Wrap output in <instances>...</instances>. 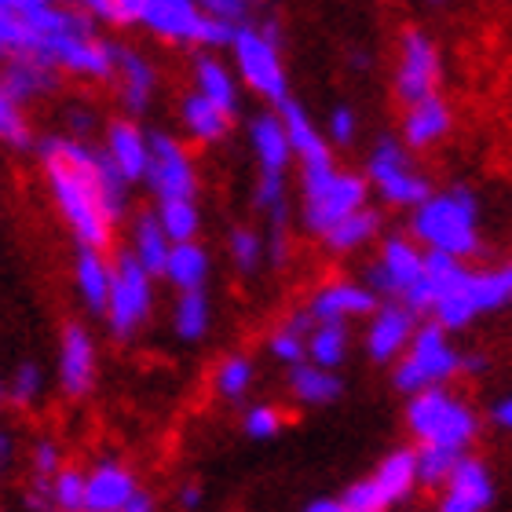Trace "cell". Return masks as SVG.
Masks as SVG:
<instances>
[{
    "instance_id": "1",
    "label": "cell",
    "mask_w": 512,
    "mask_h": 512,
    "mask_svg": "<svg viewBox=\"0 0 512 512\" xmlns=\"http://www.w3.org/2000/svg\"><path fill=\"white\" fill-rule=\"evenodd\" d=\"M48 191L55 209L70 227L81 249L107 253L114 246V227L125 216L128 183L103 150L74 136H48L37 143Z\"/></svg>"
},
{
    "instance_id": "2",
    "label": "cell",
    "mask_w": 512,
    "mask_h": 512,
    "mask_svg": "<svg viewBox=\"0 0 512 512\" xmlns=\"http://www.w3.org/2000/svg\"><path fill=\"white\" fill-rule=\"evenodd\" d=\"M410 238L425 253H443L454 260H469L483 249L480 202L469 187L432 191L410 216Z\"/></svg>"
},
{
    "instance_id": "3",
    "label": "cell",
    "mask_w": 512,
    "mask_h": 512,
    "mask_svg": "<svg viewBox=\"0 0 512 512\" xmlns=\"http://www.w3.org/2000/svg\"><path fill=\"white\" fill-rule=\"evenodd\" d=\"M403 425L414 439V447H439L454 454H469L472 443L483 432L480 410L454 395L450 388H425L406 399Z\"/></svg>"
},
{
    "instance_id": "4",
    "label": "cell",
    "mask_w": 512,
    "mask_h": 512,
    "mask_svg": "<svg viewBox=\"0 0 512 512\" xmlns=\"http://www.w3.org/2000/svg\"><path fill=\"white\" fill-rule=\"evenodd\" d=\"M300 191H304V227L322 238L333 224H341L344 216L366 209L370 183L366 176L341 172L333 158H326L300 165Z\"/></svg>"
},
{
    "instance_id": "5",
    "label": "cell",
    "mask_w": 512,
    "mask_h": 512,
    "mask_svg": "<svg viewBox=\"0 0 512 512\" xmlns=\"http://www.w3.org/2000/svg\"><path fill=\"white\" fill-rule=\"evenodd\" d=\"M512 304V264L487 267V271H461V278L436 300L432 322L439 330L461 333L472 322L494 311H505Z\"/></svg>"
},
{
    "instance_id": "6",
    "label": "cell",
    "mask_w": 512,
    "mask_h": 512,
    "mask_svg": "<svg viewBox=\"0 0 512 512\" xmlns=\"http://www.w3.org/2000/svg\"><path fill=\"white\" fill-rule=\"evenodd\" d=\"M461 374V352L450 344V333L436 322H417L414 337L392 366V388L399 395H417L425 388H447Z\"/></svg>"
},
{
    "instance_id": "7",
    "label": "cell",
    "mask_w": 512,
    "mask_h": 512,
    "mask_svg": "<svg viewBox=\"0 0 512 512\" xmlns=\"http://www.w3.org/2000/svg\"><path fill=\"white\" fill-rule=\"evenodd\" d=\"M231 52H235L238 74H242V81L253 88L256 96L271 99V103L289 99V81H286V66H282V52H278L275 22H264V26H238L235 41H231Z\"/></svg>"
},
{
    "instance_id": "8",
    "label": "cell",
    "mask_w": 512,
    "mask_h": 512,
    "mask_svg": "<svg viewBox=\"0 0 512 512\" xmlns=\"http://www.w3.org/2000/svg\"><path fill=\"white\" fill-rule=\"evenodd\" d=\"M110 267L114 271H110V297L103 315L110 322V333L125 341L154 311V278L132 260V253H121Z\"/></svg>"
},
{
    "instance_id": "9",
    "label": "cell",
    "mask_w": 512,
    "mask_h": 512,
    "mask_svg": "<svg viewBox=\"0 0 512 512\" xmlns=\"http://www.w3.org/2000/svg\"><path fill=\"white\" fill-rule=\"evenodd\" d=\"M366 183H374L377 194H381L388 205H395V209H410V213L432 194V183L410 165V154H406L403 143L392 136H384L381 143L370 150V161H366Z\"/></svg>"
},
{
    "instance_id": "10",
    "label": "cell",
    "mask_w": 512,
    "mask_h": 512,
    "mask_svg": "<svg viewBox=\"0 0 512 512\" xmlns=\"http://www.w3.org/2000/svg\"><path fill=\"white\" fill-rule=\"evenodd\" d=\"M150 161H147V187L158 202H194L198 194V172L180 139L169 132H150Z\"/></svg>"
},
{
    "instance_id": "11",
    "label": "cell",
    "mask_w": 512,
    "mask_h": 512,
    "mask_svg": "<svg viewBox=\"0 0 512 512\" xmlns=\"http://www.w3.org/2000/svg\"><path fill=\"white\" fill-rule=\"evenodd\" d=\"M421 264H425V249L417 246L414 238L392 235L381 242V256L377 264L366 267L363 286L374 293L377 300H403V293L421 278Z\"/></svg>"
},
{
    "instance_id": "12",
    "label": "cell",
    "mask_w": 512,
    "mask_h": 512,
    "mask_svg": "<svg viewBox=\"0 0 512 512\" xmlns=\"http://www.w3.org/2000/svg\"><path fill=\"white\" fill-rule=\"evenodd\" d=\"M439 85V52L432 37L421 30H406L399 41V66H395V96L403 103H421L436 96Z\"/></svg>"
},
{
    "instance_id": "13",
    "label": "cell",
    "mask_w": 512,
    "mask_h": 512,
    "mask_svg": "<svg viewBox=\"0 0 512 512\" xmlns=\"http://www.w3.org/2000/svg\"><path fill=\"white\" fill-rule=\"evenodd\" d=\"M498 498L491 465L480 454H461L450 480L439 487L436 512H487Z\"/></svg>"
},
{
    "instance_id": "14",
    "label": "cell",
    "mask_w": 512,
    "mask_h": 512,
    "mask_svg": "<svg viewBox=\"0 0 512 512\" xmlns=\"http://www.w3.org/2000/svg\"><path fill=\"white\" fill-rule=\"evenodd\" d=\"M414 330H417V315H410L399 300L377 304V311L366 322V337H363L366 359L374 366H395L399 355L406 352L410 337H414Z\"/></svg>"
},
{
    "instance_id": "15",
    "label": "cell",
    "mask_w": 512,
    "mask_h": 512,
    "mask_svg": "<svg viewBox=\"0 0 512 512\" xmlns=\"http://www.w3.org/2000/svg\"><path fill=\"white\" fill-rule=\"evenodd\" d=\"M381 300L363 286V282H352V278H333L326 286H319L308 300V315L311 322H341L348 326L352 319H370L377 311Z\"/></svg>"
},
{
    "instance_id": "16",
    "label": "cell",
    "mask_w": 512,
    "mask_h": 512,
    "mask_svg": "<svg viewBox=\"0 0 512 512\" xmlns=\"http://www.w3.org/2000/svg\"><path fill=\"white\" fill-rule=\"evenodd\" d=\"M136 22L169 44H198L205 15L194 0H143Z\"/></svg>"
},
{
    "instance_id": "17",
    "label": "cell",
    "mask_w": 512,
    "mask_h": 512,
    "mask_svg": "<svg viewBox=\"0 0 512 512\" xmlns=\"http://www.w3.org/2000/svg\"><path fill=\"white\" fill-rule=\"evenodd\" d=\"M96 341L81 322L63 326L59 337V388L70 399H85L96 384Z\"/></svg>"
},
{
    "instance_id": "18",
    "label": "cell",
    "mask_w": 512,
    "mask_h": 512,
    "mask_svg": "<svg viewBox=\"0 0 512 512\" xmlns=\"http://www.w3.org/2000/svg\"><path fill=\"white\" fill-rule=\"evenodd\" d=\"M136 491L139 480L125 461H99L96 469L85 472V512H121Z\"/></svg>"
},
{
    "instance_id": "19",
    "label": "cell",
    "mask_w": 512,
    "mask_h": 512,
    "mask_svg": "<svg viewBox=\"0 0 512 512\" xmlns=\"http://www.w3.org/2000/svg\"><path fill=\"white\" fill-rule=\"evenodd\" d=\"M103 154H107L110 165L125 176V183H136L147 176L150 139L132 118H114L107 125V147H103Z\"/></svg>"
},
{
    "instance_id": "20",
    "label": "cell",
    "mask_w": 512,
    "mask_h": 512,
    "mask_svg": "<svg viewBox=\"0 0 512 512\" xmlns=\"http://www.w3.org/2000/svg\"><path fill=\"white\" fill-rule=\"evenodd\" d=\"M55 85H59V70L52 63H44V59H37V55H15V59L4 63V74H0V88L8 92L15 107L52 92Z\"/></svg>"
},
{
    "instance_id": "21",
    "label": "cell",
    "mask_w": 512,
    "mask_h": 512,
    "mask_svg": "<svg viewBox=\"0 0 512 512\" xmlns=\"http://www.w3.org/2000/svg\"><path fill=\"white\" fill-rule=\"evenodd\" d=\"M114 77L121 85V107L125 114H147L150 99H154V85H158V70L147 55H139L136 48H118V66Z\"/></svg>"
},
{
    "instance_id": "22",
    "label": "cell",
    "mask_w": 512,
    "mask_h": 512,
    "mask_svg": "<svg viewBox=\"0 0 512 512\" xmlns=\"http://www.w3.org/2000/svg\"><path fill=\"white\" fill-rule=\"evenodd\" d=\"M370 480L377 483V491L384 494L388 509L406 505L417 494V450L414 447H395L388 450L377 469L370 472Z\"/></svg>"
},
{
    "instance_id": "23",
    "label": "cell",
    "mask_w": 512,
    "mask_h": 512,
    "mask_svg": "<svg viewBox=\"0 0 512 512\" xmlns=\"http://www.w3.org/2000/svg\"><path fill=\"white\" fill-rule=\"evenodd\" d=\"M278 121H282V128H286L289 150H293V158H300V165L333 158L326 136L315 128V121L308 118V110L300 107L297 99H282V103H278Z\"/></svg>"
},
{
    "instance_id": "24",
    "label": "cell",
    "mask_w": 512,
    "mask_h": 512,
    "mask_svg": "<svg viewBox=\"0 0 512 512\" xmlns=\"http://www.w3.org/2000/svg\"><path fill=\"white\" fill-rule=\"evenodd\" d=\"M249 143H253V154L260 161V172H267V176H286L293 150H289L286 128H282L278 114H256L253 125H249Z\"/></svg>"
},
{
    "instance_id": "25",
    "label": "cell",
    "mask_w": 512,
    "mask_h": 512,
    "mask_svg": "<svg viewBox=\"0 0 512 512\" xmlns=\"http://www.w3.org/2000/svg\"><path fill=\"white\" fill-rule=\"evenodd\" d=\"M110 260L107 253H96V249H77L74 256V286L85 300V308L92 315H103L107 311L110 297Z\"/></svg>"
},
{
    "instance_id": "26",
    "label": "cell",
    "mask_w": 512,
    "mask_h": 512,
    "mask_svg": "<svg viewBox=\"0 0 512 512\" xmlns=\"http://www.w3.org/2000/svg\"><path fill=\"white\" fill-rule=\"evenodd\" d=\"M450 121H454V114H450V107L439 96H428V99H421V103H414L403 121L406 147L425 150V147H432V143H439V139L450 132Z\"/></svg>"
},
{
    "instance_id": "27",
    "label": "cell",
    "mask_w": 512,
    "mask_h": 512,
    "mask_svg": "<svg viewBox=\"0 0 512 512\" xmlns=\"http://www.w3.org/2000/svg\"><path fill=\"white\" fill-rule=\"evenodd\" d=\"M286 384H289V395H293L300 406H330L344 395L341 374L322 370V366H311V363L293 366Z\"/></svg>"
},
{
    "instance_id": "28",
    "label": "cell",
    "mask_w": 512,
    "mask_h": 512,
    "mask_svg": "<svg viewBox=\"0 0 512 512\" xmlns=\"http://www.w3.org/2000/svg\"><path fill=\"white\" fill-rule=\"evenodd\" d=\"M348 348H352V333L341 322H315L311 333L304 337V352H308L311 366H322V370H341L344 359H348Z\"/></svg>"
},
{
    "instance_id": "29",
    "label": "cell",
    "mask_w": 512,
    "mask_h": 512,
    "mask_svg": "<svg viewBox=\"0 0 512 512\" xmlns=\"http://www.w3.org/2000/svg\"><path fill=\"white\" fill-rule=\"evenodd\" d=\"M194 85H198V96L209 99L213 107H220L224 114H231V118H235L238 85H235V74H231L220 59H213V55H202V59L194 63Z\"/></svg>"
},
{
    "instance_id": "30",
    "label": "cell",
    "mask_w": 512,
    "mask_h": 512,
    "mask_svg": "<svg viewBox=\"0 0 512 512\" xmlns=\"http://www.w3.org/2000/svg\"><path fill=\"white\" fill-rule=\"evenodd\" d=\"M180 118H183V128H187V136L198 139V143H220V139L231 132V114L213 107V103L202 99L198 92L183 96Z\"/></svg>"
},
{
    "instance_id": "31",
    "label": "cell",
    "mask_w": 512,
    "mask_h": 512,
    "mask_svg": "<svg viewBox=\"0 0 512 512\" xmlns=\"http://www.w3.org/2000/svg\"><path fill=\"white\" fill-rule=\"evenodd\" d=\"M161 275L169 278L180 293H194V289H205L209 282V253H205L198 242H183V246L169 249V260H165V271Z\"/></svg>"
},
{
    "instance_id": "32",
    "label": "cell",
    "mask_w": 512,
    "mask_h": 512,
    "mask_svg": "<svg viewBox=\"0 0 512 512\" xmlns=\"http://www.w3.org/2000/svg\"><path fill=\"white\" fill-rule=\"evenodd\" d=\"M169 249L172 242L165 235H161L158 220H154V213H139L136 224H132V260H136L143 271H147L150 278L161 275L165 271V260H169Z\"/></svg>"
},
{
    "instance_id": "33",
    "label": "cell",
    "mask_w": 512,
    "mask_h": 512,
    "mask_svg": "<svg viewBox=\"0 0 512 512\" xmlns=\"http://www.w3.org/2000/svg\"><path fill=\"white\" fill-rule=\"evenodd\" d=\"M377 231H381V213L359 209V213L344 216L341 224H333L330 231L322 235V242H326L330 253H355V249L370 246L377 238Z\"/></svg>"
},
{
    "instance_id": "34",
    "label": "cell",
    "mask_w": 512,
    "mask_h": 512,
    "mask_svg": "<svg viewBox=\"0 0 512 512\" xmlns=\"http://www.w3.org/2000/svg\"><path fill=\"white\" fill-rule=\"evenodd\" d=\"M209 322H213V304H209V293L205 289H194V293H180L176 297V308H172V330L176 337L187 344L202 341L209 333Z\"/></svg>"
},
{
    "instance_id": "35",
    "label": "cell",
    "mask_w": 512,
    "mask_h": 512,
    "mask_svg": "<svg viewBox=\"0 0 512 512\" xmlns=\"http://www.w3.org/2000/svg\"><path fill=\"white\" fill-rule=\"evenodd\" d=\"M154 220H158L161 235L169 238L172 246L194 242V238H198V231H202V213H198V202H158V209H154Z\"/></svg>"
},
{
    "instance_id": "36",
    "label": "cell",
    "mask_w": 512,
    "mask_h": 512,
    "mask_svg": "<svg viewBox=\"0 0 512 512\" xmlns=\"http://www.w3.org/2000/svg\"><path fill=\"white\" fill-rule=\"evenodd\" d=\"M253 381H256V366H253V359L242 352L224 355L213 374L216 395L227 399V403H242V399L249 395V388H253Z\"/></svg>"
},
{
    "instance_id": "37",
    "label": "cell",
    "mask_w": 512,
    "mask_h": 512,
    "mask_svg": "<svg viewBox=\"0 0 512 512\" xmlns=\"http://www.w3.org/2000/svg\"><path fill=\"white\" fill-rule=\"evenodd\" d=\"M44 494L59 512H85V472L74 469V465H63Z\"/></svg>"
},
{
    "instance_id": "38",
    "label": "cell",
    "mask_w": 512,
    "mask_h": 512,
    "mask_svg": "<svg viewBox=\"0 0 512 512\" xmlns=\"http://www.w3.org/2000/svg\"><path fill=\"white\" fill-rule=\"evenodd\" d=\"M414 450H417V487L439 491V487L450 480V472H454L461 454L439 450V447H414Z\"/></svg>"
},
{
    "instance_id": "39",
    "label": "cell",
    "mask_w": 512,
    "mask_h": 512,
    "mask_svg": "<svg viewBox=\"0 0 512 512\" xmlns=\"http://www.w3.org/2000/svg\"><path fill=\"white\" fill-rule=\"evenodd\" d=\"M41 388H44V374L37 363H19L15 366V374L4 381V403L11 406H33L41 399Z\"/></svg>"
},
{
    "instance_id": "40",
    "label": "cell",
    "mask_w": 512,
    "mask_h": 512,
    "mask_svg": "<svg viewBox=\"0 0 512 512\" xmlns=\"http://www.w3.org/2000/svg\"><path fill=\"white\" fill-rule=\"evenodd\" d=\"M286 428V410L275 403H253L242 414V432L256 443H267V439H275L278 432Z\"/></svg>"
},
{
    "instance_id": "41",
    "label": "cell",
    "mask_w": 512,
    "mask_h": 512,
    "mask_svg": "<svg viewBox=\"0 0 512 512\" xmlns=\"http://www.w3.org/2000/svg\"><path fill=\"white\" fill-rule=\"evenodd\" d=\"M227 249H231V260L242 275H253L260 260H264V238L256 235L253 227H235L231 238H227Z\"/></svg>"
},
{
    "instance_id": "42",
    "label": "cell",
    "mask_w": 512,
    "mask_h": 512,
    "mask_svg": "<svg viewBox=\"0 0 512 512\" xmlns=\"http://www.w3.org/2000/svg\"><path fill=\"white\" fill-rule=\"evenodd\" d=\"M267 352H271V359H275V363L286 366V370H293V366H300V363H308V352H304V333L289 330L286 322H282V326L267 337Z\"/></svg>"
},
{
    "instance_id": "43",
    "label": "cell",
    "mask_w": 512,
    "mask_h": 512,
    "mask_svg": "<svg viewBox=\"0 0 512 512\" xmlns=\"http://www.w3.org/2000/svg\"><path fill=\"white\" fill-rule=\"evenodd\" d=\"M337 498H341L344 509H352V512H392V509H388V502H384V494L377 491V483L370 480V476L348 483Z\"/></svg>"
},
{
    "instance_id": "44",
    "label": "cell",
    "mask_w": 512,
    "mask_h": 512,
    "mask_svg": "<svg viewBox=\"0 0 512 512\" xmlns=\"http://www.w3.org/2000/svg\"><path fill=\"white\" fill-rule=\"evenodd\" d=\"M0 139L11 143V147H30L33 136H30V125L22 121L19 107L8 99V92L0 88Z\"/></svg>"
},
{
    "instance_id": "45",
    "label": "cell",
    "mask_w": 512,
    "mask_h": 512,
    "mask_svg": "<svg viewBox=\"0 0 512 512\" xmlns=\"http://www.w3.org/2000/svg\"><path fill=\"white\" fill-rule=\"evenodd\" d=\"M63 469V450L55 447L52 439H41L37 447H33V476H37V483H41V498L48 502V483L55 480V472Z\"/></svg>"
},
{
    "instance_id": "46",
    "label": "cell",
    "mask_w": 512,
    "mask_h": 512,
    "mask_svg": "<svg viewBox=\"0 0 512 512\" xmlns=\"http://www.w3.org/2000/svg\"><path fill=\"white\" fill-rule=\"evenodd\" d=\"M202 15L216 22H227V26H246V15H249V0H194Z\"/></svg>"
},
{
    "instance_id": "47",
    "label": "cell",
    "mask_w": 512,
    "mask_h": 512,
    "mask_svg": "<svg viewBox=\"0 0 512 512\" xmlns=\"http://www.w3.org/2000/svg\"><path fill=\"white\" fill-rule=\"evenodd\" d=\"M355 132H359V121H355V110L352 107H337L330 114V139L333 143H341V147H348L355 139Z\"/></svg>"
},
{
    "instance_id": "48",
    "label": "cell",
    "mask_w": 512,
    "mask_h": 512,
    "mask_svg": "<svg viewBox=\"0 0 512 512\" xmlns=\"http://www.w3.org/2000/svg\"><path fill=\"white\" fill-rule=\"evenodd\" d=\"M491 425L502 428V432H512V395H502V399L491 406Z\"/></svg>"
},
{
    "instance_id": "49",
    "label": "cell",
    "mask_w": 512,
    "mask_h": 512,
    "mask_svg": "<svg viewBox=\"0 0 512 512\" xmlns=\"http://www.w3.org/2000/svg\"><path fill=\"white\" fill-rule=\"evenodd\" d=\"M202 498H205V491L198 487V483H183L180 494H176V502H180V509H183V512L202 509Z\"/></svg>"
},
{
    "instance_id": "50",
    "label": "cell",
    "mask_w": 512,
    "mask_h": 512,
    "mask_svg": "<svg viewBox=\"0 0 512 512\" xmlns=\"http://www.w3.org/2000/svg\"><path fill=\"white\" fill-rule=\"evenodd\" d=\"M37 4H48V0H0V15H11V19H22L30 15Z\"/></svg>"
},
{
    "instance_id": "51",
    "label": "cell",
    "mask_w": 512,
    "mask_h": 512,
    "mask_svg": "<svg viewBox=\"0 0 512 512\" xmlns=\"http://www.w3.org/2000/svg\"><path fill=\"white\" fill-rule=\"evenodd\" d=\"M487 370V355L483 352H461V374L480 377Z\"/></svg>"
},
{
    "instance_id": "52",
    "label": "cell",
    "mask_w": 512,
    "mask_h": 512,
    "mask_svg": "<svg viewBox=\"0 0 512 512\" xmlns=\"http://www.w3.org/2000/svg\"><path fill=\"white\" fill-rule=\"evenodd\" d=\"M121 512H158V502H154V494H147L143 487H139V491L128 498V505Z\"/></svg>"
},
{
    "instance_id": "53",
    "label": "cell",
    "mask_w": 512,
    "mask_h": 512,
    "mask_svg": "<svg viewBox=\"0 0 512 512\" xmlns=\"http://www.w3.org/2000/svg\"><path fill=\"white\" fill-rule=\"evenodd\" d=\"M70 125L77 128V136H74V139H81V143H85V136L92 132V128H96V118H92L88 110H70Z\"/></svg>"
},
{
    "instance_id": "54",
    "label": "cell",
    "mask_w": 512,
    "mask_h": 512,
    "mask_svg": "<svg viewBox=\"0 0 512 512\" xmlns=\"http://www.w3.org/2000/svg\"><path fill=\"white\" fill-rule=\"evenodd\" d=\"M11 454H15V439H11V432L4 425H0V472L11 465Z\"/></svg>"
},
{
    "instance_id": "55",
    "label": "cell",
    "mask_w": 512,
    "mask_h": 512,
    "mask_svg": "<svg viewBox=\"0 0 512 512\" xmlns=\"http://www.w3.org/2000/svg\"><path fill=\"white\" fill-rule=\"evenodd\" d=\"M304 512H352V509H344L341 498H315V502H308Z\"/></svg>"
},
{
    "instance_id": "56",
    "label": "cell",
    "mask_w": 512,
    "mask_h": 512,
    "mask_svg": "<svg viewBox=\"0 0 512 512\" xmlns=\"http://www.w3.org/2000/svg\"><path fill=\"white\" fill-rule=\"evenodd\" d=\"M432 4H439V0H432Z\"/></svg>"
}]
</instances>
